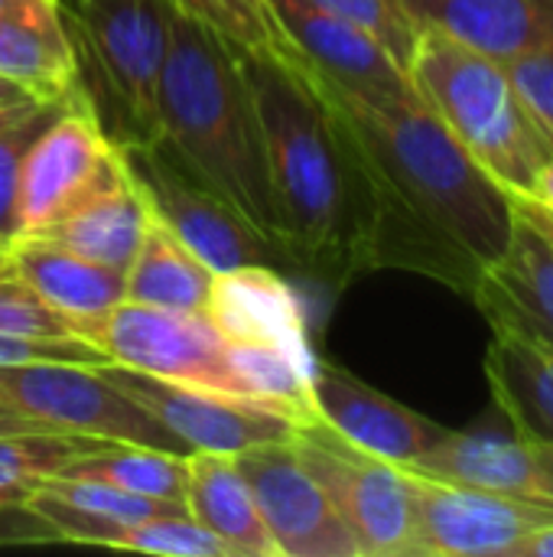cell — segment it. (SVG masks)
I'll list each match as a JSON object with an SVG mask.
<instances>
[{"label":"cell","mask_w":553,"mask_h":557,"mask_svg":"<svg viewBox=\"0 0 553 557\" xmlns=\"http://www.w3.org/2000/svg\"><path fill=\"white\" fill-rule=\"evenodd\" d=\"M55 476H81L117 486L134 496L186 506V454H166L140 444H117L72 460Z\"/></svg>","instance_id":"cell-26"},{"label":"cell","mask_w":553,"mask_h":557,"mask_svg":"<svg viewBox=\"0 0 553 557\" xmlns=\"http://www.w3.org/2000/svg\"><path fill=\"white\" fill-rule=\"evenodd\" d=\"M3 268L26 281L52 310H59L72 323V333L75 326L98 320L121 300H127L124 271L81 258L36 235L10 238Z\"/></svg>","instance_id":"cell-19"},{"label":"cell","mask_w":553,"mask_h":557,"mask_svg":"<svg viewBox=\"0 0 553 557\" xmlns=\"http://www.w3.org/2000/svg\"><path fill=\"white\" fill-rule=\"evenodd\" d=\"M160 140L238 215L284 248L264 124L241 55L179 10L173 13L160 78Z\"/></svg>","instance_id":"cell-3"},{"label":"cell","mask_w":553,"mask_h":557,"mask_svg":"<svg viewBox=\"0 0 553 557\" xmlns=\"http://www.w3.org/2000/svg\"><path fill=\"white\" fill-rule=\"evenodd\" d=\"M420 29L450 36L495 62L553 42V16L535 0H401Z\"/></svg>","instance_id":"cell-20"},{"label":"cell","mask_w":553,"mask_h":557,"mask_svg":"<svg viewBox=\"0 0 553 557\" xmlns=\"http://www.w3.org/2000/svg\"><path fill=\"white\" fill-rule=\"evenodd\" d=\"M411 473V470H407ZM414 557H505L553 522L551 506L411 473Z\"/></svg>","instance_id":"cell-12"},{"label":"cell","mask_w":553,"mask_h":557,"mask_svg":"<svg viewBox=\"0 0 553 557\" xmlns=\"http://www.w3.org/2000/svg\"><path fill=\"white\" fill-rule=\"evenodd\" d=\"M407 78L460 147L508 193L528 196L553 147L538 131L502 62L420 29Z\"/></svg>","instance_id":"cell-4"},{"label":"cell","mask_w":553,"mask_h":557,"mask_svg":"<svg viewBox=\"0 0 553 557\" xmlns=\"http://www.w3.org/2000/svg\"><path fill=\"white\" fill-rule=\"evenodd\" d=\"M36 104H39V101H33V104H20V108H0V131H3V127H10L13 121H20L23 114H29Z\"/></svg>","instance_id":"cell-42"},{"label":"cell","mask_w":553,"mask_h":557,"mask_svg":"<svg viewBox=\"0 0 553 557\" xmlns=\"http://www.w3.org/2000/svg\"><path fill=\"white\" fill-rule=\"evenodd\" d=\"M121 170V153L101 131L81 91L39 131L20 163L16 235H39Z\"/></svg>","instance_id":"cell-10"},{"label":"cell","mask_w":553,"mask_h":557,"mask_svg":"<svg viewBox=\"0 0 553 557\" xmlns=\"http://www.w3.org/2000/svg\"><path fill=\"white\" fill-rule=\"evenodd\" d=\"M179 13L209 26L241 55L300 62L303 55L284 33L271 0H169Z\"/></svg>","instance_id":"cell-28"},{"label":"cell","mask_w":553,"mask_h":557,"mask_svg":"<svg viewBox=\"0 0 553 557\" xmlns=\"http://www.w3.org/2000/svg\"><path fill=\"white\" fill-rule=\"evenodd\" d=\"M306 62V59H303ZM352 131L375 199V271L424 274L463 297L508 242L512 196L417 98L355 91L306 62Z\"/></svg>","instance_id":"cell-1"},{"label":"cell","mask_w":553,"mask_h":557,"mask_svg":"<svg viewBox=\"0 0 553 557\" xmlns=\"http://www.w3.org/2000/svg\"><path fill=\"white\" fill-rule=\"evenodd\" d=\"M75 85L114 147L160 137V78L169 52V0H59Z\"/></svg>","instance_id":"cell-5"},{"label":"cell","mask_w":553,"mask_h":557,"mask_svg":"<svg viewBox=\"0 0 553 557\" xmlns=\"http://www.w3.org/2000/svg\"><path fill=\"white\" fill-rule=\"evenodd\" d=\"M512 206L525 215V219H531L541 232H548L553 238V212L551 209H544L541 202H535V199H528V196H512Z\"/></svg>","instance_id":"cell-37"},{"label":"cell","mask_w":553,"mask_h":557,"mask_svg":"<svg viewBox=\"0 0 553 557\" xmlns=\"http://www.w3.org/2000/svg\"><path fill=\"white\" fill-rule=\"evenodd\" d=\"M52 7H59V0H0V23L16 20V16H29V13H42Z\"/></svg>","instance_id":"cell-38"},{"label":"cell","mask_w":553,"mask_h":557,"mask_svg":"<svg viewBox=\"0 0 553 557\" xmlns=\"http://www.w3.org/2000/svg\"><path fill=\"white\" fill-rule=\"evenodd\" d=\"M59 532L29 506H0V548L10 545H55Z\"/></svg>","instance_id":"cell-35"},{"label":"cell","mask_w":553,"mask_h":557,"mask_svg":"<svg viewBox=\"0 0 553 557\" xmlns=\"http://www.w3.org/2000/svg\"><path fill=\"white\" fill-rule=\"evenodd\" d=\"M505 557H553V522L531 532V535H525L518 545L508 548Z\"/></svg>","instance_id":"cell-36"},{"label":"cell","mask_w":553,"mask_h":557,"mask_svg":"<svg viewBox=\"0 0 553 557\" xmlns=\"http://www.w3.org/2000/svg\"><path fill=\"white\" fill-rule=\"evenodd\" d=\"M535 3H538V7H541L544 13H551V16H553V0H535Z\"/></svg>","instance_id":"cell-44"},{"label":"cell","mask_w":553,"mask_h":557,"mask_svg":"<svg viewBox=\"0 0 553 557\" xmlns=\"http://www.w3.org/2000/svg\"><path fill=\"white\" fill-rule=\"evenodd\" d=\"M186 512L235 557H280L235 454H186Z\"/></svg>","instance_id":"cell-21"},{"label":"cell","mask_w":553,"mask_h":557,"mask_svg":"<svg viewBox=\"0 0 553 557\" xmlns=\"http://www.w3.org/2000/svg\"><path fill=\"white\" fill-rule=\"evenodd\" d=\"M127 300L163 307V310H202L215 281V271L205 268L176 235L160 222H147L143 242L124 271Z\"/></svg>","instance_id":"cell-25"},{"label":"cell","mask_w":553,"mask_h":557,"mask_svg":"<svg viewBox=\"0 0 553 557\" xmlns=\"http://www.w3.org/2000/svg\"><path fill=\"white\" fill-rule=\"evenodd\" d=\"M117 153L150 219L176 235L215 274L248 264H267L284 274L297 271L284 248L212 193L160 137L153 144L117 147Z\"/></svg>","instance_id":"cell-6"},{"label":"cell","mask_w":553,"mask_h":557,"mask_svg":"<svg viewBox=\"0 0 553 557\" xmlns=\"http://www.w3.org/2000/svg\"><path fill=\"white\" fill-rule=\"evenodd\" d=\"M404 470L440 483L515 496L553 509L551 476L538 463L535 447L521 437H502L486 431H447L440 444H433Z\"/></svg>","instance_id":"cell-18"},{"label":"cell","mask_w":553,"mask_h":557,"mask_svg":"<svg viewBox=\"0 0 553 557\" xmlns=\"http://www.w3.org/2000/svg\"><path fill=\"white\" fill-rule=\"evenodd\" d=\"M531 447H535L538 463L544 467V473L551 476V483H553V444H531Z\"/></svg>","instance_id":"cell-43"},{"label":"cell","mask_w":553,"mask_h":557,"mask_svg":"<svg viewBox=\"0 0 553 557\" xmlns=\"http://www.w3.org/2000/svg\"><path fill=\"white\" fill-rule=\"evenodd\" d=\"M104 437L33 431L0 434V506H26L42 480L62 473L72 460L108 447Z\"/></svg>","instance_id":"cell-27"},{"label":"cell","mask_w":553,"mask_h":557,"mask_svg":"<svg viewBox=\"0 0 553 557\" xmlns=\"http://www.w3.org/2000/svg\"><path fill=\"white\" fill-rule=\"evenodd\" d=\"M7 242L10 238H0V268H3V258H7Z\"/></svg>","instance_id":"cell-45"},{"label":"cell","mask_w":553,"mask_h":557,"mask_svg":"<svg viewBox=\"0 0 553 557\" xmlns=\"http://www.w3.org/2000/svg\"><path fill=\"white\" fill-rule=\"evenodd\" d=\"M528 199L541 202L544 209H551L553 212V153H551V160L541 166V173L535 176V186H531Z\"/></svg>","instance_id":"cell-41"},{"label":"cell","mask_w":553,"mask_h":557,"mask_svg":"<svg viewBox=\"0 0 553 557\" xmlns=\"http://www.w3.org/2000/svg\"><path fill=\"white\" fill-rule=\"evenodd\" d=\"M290 447L349 525L362 557H414V486L404 467L359 450L323 421L300 424Z\"/></svg>","instance_id":"cell-7"},{"label":"cell","mask_w":553,"mask_h":557,"mask_svg":"<svg viewBox=\"0 0 553 557\" xmlns=\"http://www.w3.org/2000/svg\"><path fill=\"white\" fill-rule=\"evenodd\" d=\"M492 398L528 444H553V346L528 333L492 326L482 359Z\"/></svg>","instance_id":"cell-22"},{"label":"cell","mask_w":553,"mask_h":557,"mask_svg":"<svg viewBox=\"0 0 553 557\" xmlns=\"http://www.w3.org/2000/svg\"><path fill=\"white\" fill-rule=\"evenodd\" d=\"M78 91V88H75ZM72 91V95H75ZM68 95V98H72ZM68 98L59 101H39L29 114L13 121L10 127L0 131V238H13L16 222H13V206H16V180H20V163L29 144L39 137V131L68 104Z\"/></svg>","instance_id":"cell-32"},{"label":"cell","mask_w":553,"mask_h":557,"mask_svg":"<svg viewBox=\"0 0 553 557\" xmlns=\"http://www.w3.org/2000/svg\"><path fill=\"white\" fill-rule=\"evenodd\" d=\"M75 336L101 349L117 366L254 401L231 362L225 336L202 310H163L121 300L104 317L75 326Z\"/></svg>","instance_id":"cell-8"},{"label":"cell","mask_w":553,"mask_h":557,"mask_svg":"<svg viewBox=\"0 0 553 557\" xmlns=\"http://www.w3.org/2000/svg\"><path fill=\"white\" fill-rule=\"evenodd\" d=\"M16 362H81V366H104L111 362L101 349L78 336L65 339H23V336H3L0 333V366Z\"/></svg>","instance_id":"cell-34"},{"label":"cell","mask_w":553,"mask_h":557,"mask_svg":"<svg viewBox=\"0 0 553 557\" xmlns=\"http://www.w3.org/2000/svg\"><path fill=\"white\" fill-rule=\"evenodd\" d=\"M33 431H49V428H42L39 421L0 405V434H33Z\"/></svg>","instance_id":"cell-39"},{"label":"cell","mask_w":553,"mask_h":557,"mask_svg":"<svg viewBox=\"0 0 553 557\" xmlns=\"http://www.w3.org/2000/svg\"><path fill=\"white\" fill-rule=\"evenodd\" d=\"M505 72L525 111L553 147V42L528 49L518 59L505 62Z\"/></svg>","instance_id":"cell-33"},{"label":"cell","mask_w":553,"mask_h":557,"mask_svg":"<svg viewBox=\"0 0 553 557\" xmlns=\"http://www.w3.org/2000/svg\"><path fill=\"white\" fill-rule=\"evenodd\" d=\"M33 101H39V98L29 88H23L20 82L7 78L0 72V108H20V104H33Z\"/></svg>","instance_id":"cell-40"},{"label":"cell","mask_w":553,"mask_h":557,"mask_svg":"<svg viewBox=\"0 0 553 557\" xmlns=\"http://www.w3.org/2000/svg\"><path fill=\"white\" fill-rule=\"evenodd\" d=\"M280 557H362L349 525L300 467L290 441L235 454Z\"/></svg>","instance_id":"cell-13"},{"label":"cell","mask_w":553,"mask_h":557,"mask_svg":"<svg viewBox=\"0 0 553 557\" xmlns=\"http://www.w3.org/2000/svg\"><path fill=\"white\" fill-rule=\"evenodd\" d=\"M147 222L150 212L121 160V170L101 189L85 196L75 209H68L36 238L55 242L98 264L127 271L143 242Z\"/></svg>","instance_id":"cell-23"},{"label":"cell","mask_w":553,"mask_h":557,"mask_svg":"<svg viewBox=\"0 0 553 557\" xmlns=\"http://www.w3.org/2000/svg\"><path fill=\"white\" fill-rule=\"evenodd\" d=\"M98 369L114 388H121L163 428H169L189 450L241 454L261 444L290 441L300 428V421L244 398L166 382L117 362H104Z\"/></svg>","instance_id":"cell-11"},{"label":"cell","mask_w":553,"mask_h":557,"mask_svg":"<svg viewBox=\"0 0 553 557\" xmlns=\"http://www.w3.org/2000/svg\"><path fill=\"white\" fill-rule=\"evenodd\" d=\"M492 326H508L553 346V238L512 206V232L469 297Z\"/></svg>","instance_id":"cell-16"},{"label":"cell","mask_w":553,"mask_h":557,"mask_svg":"<svg viewBox=\"0 0 553 557\" xmlns=\"http://www.w3.org/2000/svg\"><path fill=\"white\" fill-rule=\"evenodd\" d=\"M202 313L225 343L274 349L306 366L316 362L303 304L277 268L248 264L215 274Z\"/></svg>","instance_id":"cell-15"},{"label":"cell","mask_w":553,"mask_h":557,"mask_svg":"<svg viewBox=\"0 0 553 557\" xmlns=\"http://www.w3.org/2000/svg\"><path fill=\"white\" fill-rule=\"evenodd\" d=\"M0 405L39 421L49 431L140 444L166 454H192L147 408L114 388L98 366L16 362L0 366Z\"/></svg>","instance_id":"cell-9"},{"label":"cell","mask_w":553,"mask_h":557,"mask_svg":"<svg viewBox=\"0 0 553 557\" xmlns=\"http://www.w3.org/2000/svg\"><path fill=\"white\" fill-rule=\"evenodd\" d=\"M241 65L264 124L284 248L300 274L342 290L375 271V199L362 150L303 59L241 55Z\"/></svg>","instance_id":"cell-2"},{"label":"cell","mask_w":553,"mask_h":557,"mask_svg":"<svg viewBox=\"0 0 553 557\" xmlns=\"http://www.w3.org/2000/svg\"><path fill=\"white\" fill-rule=\"evenodd\" d=\"M271 7L297 52L332 82L355 91L381 95L414 91L407 72L394 62V55L355 23L310 0H271Z\"/></svg>","instance_id":"cell-17"},{"label":"cell","mask_w":553,"mask_h":557,"mask_svg":"<svg viewBox=\"0 0 553 557\" xmlns=\"http://www.w3.org/2000/svg\"><path fill=\"white\" fill-rule=\"evenodd\" d=\"M111 548L156 557H235L215 535H209L189 512H166L117 529Z\"/></svg>","instance_id":"cell-29"},{"label":"cell","mask_w":553,"mask_h":557,"mask_svg":"<svg viewBox=\"0 0 553 557\" xmlns=\"http://www.w3.org/2000/svg\"><path fill=\"white\" fill-rule=\"evenodd\" d=\"M310 3L355 23L359 29L375 36L394 55V62L407 72L420 26L411 20V13L404 10L401 0H310Z\"/></svg>","instance_id":"cell-30"},{"label":"cell","mask_w":553,"mask_h":557,"mask_svg":"<svg viewBox=\"0 0 553 557\" xmlns=\"http://www.w3.org/2000/svg\"><path fill=\"white\" fill-rule=\"evenodd\" d=\"M0 333L23 339H65L75 336L72 323L52 310L26 281L0 268Z\"/></svg>","instance_id":"cell-31"},{"label":"cell","mask_w":553,"mask_h":557,"mask_svg":"<svg viewBox=\"0 0 553 557\" xmlns=\"http://www.w3.org/2000/svg\"><path fill=\"white\" fill-rule=\"evenodd\" d=\"M0 72L39 101H59L78 88L75 49L59 7L0 23Z\"/></svg>","instance_id":"cell-24"},{"label":"cell","mask_w":553,"mask_h":557,"mask_svg":"<svg viewBox=\"0 0 553 557\" xmlns=\"http://www.w3.org/2000/svg\"><path fill=\"white\" fill-rule=\"evenodd\" d=\"M313 414L339 437L355 444L365 454H375L388 463L411 467L420 454L447 437L450 428L404 408L401 401L381 395L378 388L355 379L349 369L319 359L313 366Z\"/></svg>","instance_id":"cell-14"}]
</instances>
